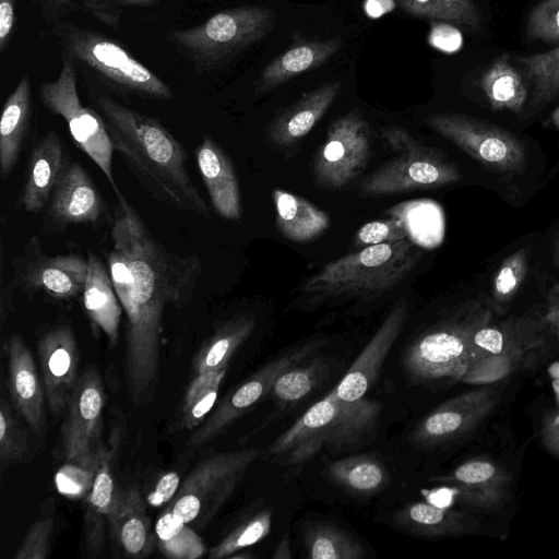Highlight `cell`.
I'll list each match as a JSON object with an SVG mask.
<instances>
[{
    "mask_svg": "<svg viewBox=\"0 0 559 559\" xmlns=\"http://www.w3.org/2000/svg\"><path fill=\"white\" fill-rule=\"evenodd\" d=\"M116 198L107 266L126 317L128 392L142 404L158 382L165 311L192 300L203 261L167 248L121 192Z\"/></svg>",
    "mask_w": 559,
    "mask_h": 559,
    "instance_id": "obj_1",
    "label": "cell"
},
{
    "mask_svg": "<svg viewBox=\"0 0 559 559\" xmlns=\"http://www.w3.org/2000/svg\"><path fill=\"white\" fill-rule=\"evenodd\" d=\"M95 104L115 152L152 198L181 213L211 218L189 175L188 152L164 124L109 96H97Z\"/></svg>",
    "mask_w": 559,
    "mask_h": 559,
    "instance_id": "obj_2",
    "label": "cell"
},
{
    "mask_svg": "<svg viewBox=\"0 0 559 559\" xmlns=\"http://www.w3.org/2000/svg\"><path fill=\"white\" fill-rule=\"evenodd\" d=\"M381 412L378 401L361 399L347 402L330 391L271 442L264 456L297 466L306 464L322 449L354 448L371 437Z\"/></svg>",
    "mask_w": 559,
    "mask_h": 559,
    "instance_id": "obj_3",
    "label": "cell"
},
{
    "mask_svg": "<svg viewBox=\"0 0 559 559\" xmlns=\"http://www.w3.org/2000/svg\"><path fill=\"white\" fill-rule=\"evenodd\" d=\"M423 251L402 239L362 248L324 264L304 285L316 296H372L382 294L406 277Z\"/></svg>",
    "mask_w": 559,
    "mask_h": 559,
    "instance_id": "obj_4",
    "label": "cell"
},
{
    "mask_svg": "<svg viewBox=\"0 0 559 559\" xmlns=\"http://www.w3.org/2000/svg\"><path fill=\"white\" fill-rule=\"evenodd\" d=\"M63 59L87 66L106 85L129 96L170 100V87L116 40L71 22L52 27Z\"/></svg>",
    "mask_w": 559,
    "mask_h": 559,
    "instance_id": "obj_5",
    "label": "cell"
},
{
    "mask_svg": "<svg viewBox=\"0 0 559 559\" xmlns=\"http://www.w3.org/2000/svg\"><path fill=\"white\" fill-rule=\"evenodd\" d=\"M274 14L262 7L245 5L221 11L205 22L169 32L166 40L198 74L225 68L233 58L263 38L274 25Z\"/></svg>",
    "mask_w": 559,
    "mask_h": 559,
    "instance_id": "obj_6",
    "label": "cell"
},
{
    "mask_svg": "<svg viewBox=\"0 0 559 559\" xmlns=\"http://www.w3.org/2000/svg\"><path fill=\"white\" fill-rule=\"evenodd\" d=\"M488 316L486 309L473 302L417 335L402 359L407 380L419 385L463 376L475 349L472 335Z\"/></svg>",
    "mask_w": 559,
    "mask_h": 559,
    "instance_id": "obj_7",
    "label": "cell"
},
{
    "mask_svg": "<svg viewBox=\"0 0 559 559\" xmlns=\"http://www.w3.org/2000/svg\"><path fill=\"white\" fill-rule=\"evenodd\" d=\"M261 455L260 449L247 448L205 457L185 478L168 509L187 524L205 526Z\"/></svg>",
    "mask_w": 559,
    "mask_h": 559,
    "instance_id": "obj_8",
    "label": "cell"
},
{
    "mask_svg": "<svg viewBox=\"0 0 559 559\" xmlns=\"http://www.w3.org/2000/svg\"><path fill=\"white\" fill-rule=\"evenodd\" d=\"M39 99L51 114L66 121L75 145L102 170L115 194L120 193L112 170L111 139L99 112L82 104L73 62L63 59L58 76L40 83Z\"/></svg>",
    "mask_w": 559,
    "mask_h": 559,
    "instance_id": "obj_9",
    "label": "cell"
},
{
    "mask_svg": "<svg viewBox=\"0 0 559 559\" xmlns=\"http://www.w3.org/2000/svg\"><path fill=\"white\" fill-rule=\"evenodd\" d=\"M428 124L479 163L502 173L521 174L526 166L522 141L509 131L457 114L427 118Z\"/></svg>",
    "mask_w": 559,
    "mask_h": 559,
    "instance_id": "obj_10",
    "label": "cell"
},
{
    "mask_svg": "<svg viewBox=\"0 0 559 559\" xmlns=\"http://www.w3.org/2000/svg\"><path fill=\"white\" fill-rule=\"evenodd\" d=\"M87 259L78 254H47L37 235L31 236L12 260L10 287L26 294L43 293L68 300L83 293Z\"/></svg>",
    "mask_w": 559,
    "mask_h": 559,
    "instance_id": "obj_11",
    "label": "cell"
},
{
    "mask_svg": "<svg viewBox=\"0 0 559 559\" xmlns=\"http://www.w3.org/2000/svg\"><path fill=\"white\" fill-rule=\"evenodd\" d=\"M324 340H313L293 347L267 362L237 388L227 393L188 439V447H201L214 439L231 423L270 395L278 376L288 368L307 360Z\"/></svg>",
    "mask_w": 559,
    "mask_h": 559,
    "instance_id": "obj_12",
    "label": "cell"
},
{
    "mask_svg": "<svg viewBox=\"0 0 559 559\" xmlns=\"http://www.w3.org/2000/svg\"><path fill=\"white\" fill-rule=\"evenodd\" d=\"M461 179L457 167L437 148L417 143L378 167L360 183L361 194L388 195L435 189Z\"/></svg>",
    "mask_w": 559,
    "mask_h": 559,
    "instance_id": "obj_13",
    "label": "cell"
},
{
    "mask_svg": "<svg viewBox=\"0 0 559 559\" xmlns=\"http://www.w3.org/2000/svg\"><path fill=\"white\" fill-rule=\"evenodd\" d=\"M368 122L357 111L334 120L314 158L317 183L326 190H338L355 179L370 157Z\"/></svg>",
    "mask_w": 559,
    "mask_h": 559,
    "instance_id": "obj_14",
    "label": "cell"
},
{
    "mask_svg": "<svg viewBox=\"0 0 559 559\" xmlns=\"http://www.w3.org/2000/svg\"><path fill=\"white\" fill-rule=\"evenodd\" d=\"M103 381L95 368L85 370L68 403V414L61 427V451L68 461L88 463L99 459L102 420L105 407Z\"/></svg>",
    "mask_w": 559,
    "mask_h": 559,
    "instance_id": "obj_15",
    "label": "cell"
},
{
    "mask_svg": "<svg viewBox=\"0 0 559 559\" xmlns=\"http://www.w3.org/2000/svg\"><path fill=\"white\" fill-rule=\"evenodd\" d=\"M38 357L48 407L59 414L68 406L80 378L79 349L72 329L60 324L47 331L38 342Z\"/></svg>",
    "mask_w": 559,
    "mask_h": 559,
    "instance_id": "obj_16",
    "label": "cell"
},
{
    "mask_svg": "<svg viewBox=\"0 0 559 559\" xmlns=\"http://www.w3.org/2000/svg\"><path fill=\"white\" fill-rule=\"evenodd\" d=\"M407 314V301L401 299L353 361L338 384L332 390L338 399L347 402L364 399L378 378L388 354L401 334Z\"/></svg>",
    "mask_w": 559,
    "mask_h": 559,
    "instance_id": "obj_17",
    "label": "cell"
},
{
    "mask_svg": "<svg viewBox=\"0 0 559 559\" xmlns=\"http://www.w3.org/2000/svg\"><path fill=\"white\" fill-rule=\"evenodd\" d=\"M104 212V201L94 181L78 162H70L46 206L48 227L96 223Z\"/></svg>",
    "mask_w": 559,
    "mask_h": 559,
    "instance_id": "obj_18",
    "label": "cell"
},
{
    "mask_svg": "<svg viewBox=\"0 0 559 559\" xmlns=\"http://www.w3.org/2000/svg\"><path fill=\"white\" fill-rule=\"evenodd\" d=\"M8 360V389L15 409L29 428L39 433L46 425L45 391L29 347L19 334L4 344Z\"/></svg>",
    "mask_w": 559,
    "mask_h": 559,
    "instance_id": "obj_19",
    "label": "cell"
},
{
    "mask_svg": "<svg viewBox=\"0 0 559 559\" xmlns=\"http://www.w3.org/2000/svg\"><path fill=\"white\" fill-rule=\"evenodd\" d=\"M69 164L61 138L55 130H49L31 151L19 197L20 206L33 214L45 209Z\"/></svg>",
    "mask_w": 559,
    "mask_h": 559,
    "instance_id": "obj_20",
    "label": "cell"
},
{
    "mask_svg": "<svg viewBox=\"0 0 559 559\" xmlns=\"http://www.w3.org/2000/svg\"><path fill=\"white\" fill-rule=\"evenodd\" d=\"M195 163L216 213L229 221L239 219V183L228 155L211 136L204 135L195 150Z\"/></svg>",
    "mask_w": 559,
    "mask_h": 559,
    "instance_id": "obj_21",
    "label": "cell"
},
{
    "mask_svg": "<svg viewBox=\"0 0 559 559\" xmlns=\"http://www.w3.org/2000/svg\"><path fill=\"white\" fill-rule=\"evenodd\" d=\"M118 441L103 449L97 473L84 500V544L88 557L98 556L105 543V527L117 495L112 461Z\"/></svg>",
    "mask_w": 559,
    "mask_h": 559,
    "instance_id": "obj_22",
    "label": "cell"
},
{
    "mask_svg": "<svg viewBox=\"0 0 559 559\" xmlns=\"http://www.w3.org/2000/svg\"><path fill=\"white\" fill-rule=\"evenodd\" d=\"M82 297L93 330L102 331L110 345L115 346L119 337L123 308L114 287L108 266L94 253L87 257V276Z\"/></svg>",
    "mask_w": 559,
    "mask_h": 559,
    "instance_id": "obj_23",
    "label": "cell"
},
{
    "mask_svg": "<svg viewBox=\"0 0 559 559\" xmlns=\"http://www.w3.org/2000/svg\"><path fill=\"white\" fill-rule=\"evenodd\" d=\"M108 523L123 552L131 558L148 556L156 543L145 502L135 487L117 491Z\"/></svg>",
    "mask_w": 559,
    "mask_h": 559,
    "instance_id": "obj_24",
    "label": "cell"
},
{
    "mask_svg": "<svg viewBox=\"0 0 559 559\" xmlns=\"http://www.w3.org/2000/svg\"><path fill=\"white\" fill-rule=\"evenodd\" d=\"M33 120L32 88L27 73L23 74L8 96L0 120V173L8 178L14 169L29 135Z\"/></svg>",
    "mask_w": 559,
    "mask_h": 559,
    "instance_id": "obj_25",
    "label": "cell"
},
{
    "mask_svg": "<svg viewBox=\"0 0 559 559\" xmlns=\"http://www.w3.org/2000/svg\"><path fill=\"white\" fill-rule=\"evenodd\" d=\"M341 90L338 82L304 94L270 126L269 138L276 145H292L304 138L330 108Z\"/></svg>",
    "mask_w": 559,
    "mask_h": 559,
    "instance_id": "obj_26",
    "label": "cell"
},
{
    "mask_svg": "<svg viewBox=\"0 0 559 559\" xmlns=\"http://www.w3.org/2000/svg\"><path fill=\"white\" fill-rule=\"evenodd\" d=\"M341 47L338 37L296 45L272 60L255 83V93L267 92L296 75L314 70L328 61Z\"/></svg>",
    "mask_w": 559,
    "mask_h": 559,
    "instance_id": "obj_27",
    "label": "cell"
},
{
    "mask_svg": "<svg viewBox=\"0 0 559 559\" xmlns=\"http://www.w3.org/2000/svg\"><path fill=\"white\" fill-rule=\"evenodd\" d=\"M273 200L276 207V225L292 241L313 240L330 226L328 213L301 197L274 189Z\"/></svg>",
    "mask_w": 559,
    "mask_h": 559,
    "instance_id": "obj_28",
    "label": "cell"
},
{
    "mask_svg": "<svg viewBox=\"0 0 559 559\" xmlns=\"http://www.w3.org/2000/svg\"><path fill=\"white\" fill-rule=\"evenodd\" d=\"M254 326L252 314L240 313L216 328L192 359L193 374L228 367L230 358L251 335Z\"/></svg>",
    "mask_w": 559,
    "mask_h": 559,
    "instance_id": "obj_29",
    "label": "cell"
},
{
    "mask_svg": "<svg viewBox=\"0 0 559 559\" xmlns=\"http://www.w3.org/2000/svg\"><path fill=\"white\" fill-rule=\"evenodd\" d=\"M471 399L452 400L425 416L408 435V442L417 449L432 448L455 437L471 421Z\"/></svg>",
    "mask_w": 559,
    "mask_h": 559,
    "instance_id": "obj_30",
    "label": "cell"
},
{
    "mask_svg": "<svg viewBox=\"0 0 559 559\" xmlns=\"http://www.w3.org/2000/svg\"><path fill=\"white\" fill-rule=\"evenodd\" d=\"M328 477L346 491L358 496H371L389 483L385 466L370 455H352L325 464Z\"/></svg>",
    "mask_w": 559,
    "mask_h": 559,
    "instance_id": "obj_31",
    "label": "cell"
},
{
    "mask_svg": "<svg viewBox=\"0 0 559 559\" xmlns=\"http://www.w3.org/2000/svg\"><path fill=\"white\" fill-rule=\"evenodd\" d=\"M509 58L508 52L499 56L481 75L479 84L493 109L518 114L527 98V87Z\"/></svg>",
    "mask_w": 559,
    "mask_h": 559,
    "instance_id": "obj_32",
    "label": "cell"
},
{
    "mask_svg": "<svg viewBox=\"0 0 559 559\" xmlns=\"http://www.w3.org/2000/svg\"><path fill=\"white\" fill-rule=\"evenodd\" d=\"M394 524L408 533L421 536H440L457 533L463 527L459 514L444 507L428 502H411L393 515Z\"/></svg>",
    "mask_w": 559,
    "mask_h": 559,
    "instance_id": "obj_33",
    "label": "cell"
},
{
    "mask_svg": "<svg viewBox=\"0 0 559 559\" xmlns=\"http://www.w3.org/2000/svg\"><path fill=\"white\" fill-rule=\"evenodd\" d=\"M311 559H362L367 550L356 538L330 523H311L302 533Z\"/></svg>",
    "mask_w": 559,
    "mask_h": 559,
    "instance_id": "obj_34",
    "label": "cell"
},
{
    "mask_svg": "<svg viewBox=\"0 0 559 559\" xmlns=\"http://www.w3.org/2000/svg\"><path fill=\"white\" fill-rule=\"evenodd\" d=\"M329 366L320 357L282 372L270 395L282 408L294 406L308 396L328 376Z\"/></svg>",
    "mask_w": 559,
    "mask_h": 559,
    "instance_id": "obj_35",
    "label": "cell"
},
{
    "mask_svg": "<svg viewBox=\"0 0 559 559\" xmlns=\"http://www.w3.org/2000/svg\"><path fill=\"white\" fill-rule=\"evenodd\" d=\"M159 551L170 559H198L206 552L202 538L168 508L159 515L154 527Z\"/></svg>",
    "mask_w": 559,
    "mask_h": 559,
    "instance_id": "obj_36",
    "label": "cell"
},
{
    "mask_svg": "<svg viewBox=\"0 0 559 559\" xmlns=\"http://www.w3.org/2000/svg\"><path fill=\"white\" fill-rule=\"evenodd\" d=\"M227 367L193 374L181 406V424L185 429H197L214 408L221 383Z\"/></svg>",
    "mask_w": 559,
    "mask_h": 559,
    "instance_id": "obj_37",
    "label": "cell"
},
{
    "mask_svg": "<svg viewBox=\"0 0 559 559\" xmlns=\"http://www.w3.org/2000/svg\"><path fill=\"white\" fill-rule=\"evenodd\" d=\"M523 74L533 86L531 105L543 106L559 95V46L518 59Z\"/></svg>",
    "mask_w": 559,
    "mask_h": 559,
    "instance_id": "obj_38",
    "label": "cell"
},
{
    "mask_svg": "<svg viewBox=\"0 0 559 559\" xmlns=\"http://www.w3.org/2000/svg\"><path fill=\"white\" fill-rule=\"evenodd\" d=\"M399 4L412 15L462 25L469 29H476L480 22L474 0H399Z\"/></svg>",
    "mask_w": 559,
    "mask_h": 559,
    "instance_id": "obj_39",
    "label": "cell"
},
{
    "mask_svg": "<svg viewBox=\"0 0 559 559\" xmlns=\"http://www.w3.org/2000/svg\"><path fill=\"white\" fill-rule=\"evenodd\" d=\"M271 526L272 512L269 509L261 510L243 521L218 544L213 546L209 551V557L211 559H223L245 550L265 538L271 531Z\"/></svg>",
    "mask_w": 559,
    "mask_h": 559,
    "instance_id": "obj_40",
    "label": "cell"
},
{
    "mask_svg": "<svg viewBox=\"0 0 559 559\" xmlns=\"http://www.w3.org/2000/svg\"><path fill=\"white\" fill-rule=\"evenodd\" d=\"M531 249L521 248L508 255L497 270L492 285V300L496 305H507L522 286L528 269Z\"/></svg>",
    "mask_w": 559,
    "mask_h": 559,
    "instance_id": "obj_41",
    "label": "cell"
},
{
    "mask_svg": "<svg viewBox=\"0 0 559 559\" xmlns=\"http://www.w3.org/2000/svg\"><path fill=\"white\" fill-rule=\"evenodd\" d=\"M53 528V501L47 500L40 516L28 528L12 558L46 559L50 552Z\"/></svg>",
    "mask_w": 559,
    "mask_h": 559,
    "instance_id": "obj_42",
    "label": "cell"
},
{
    "mask_svg": "<svg viewBox=\"0 0 559 559\" xmlns=\"http://www.w3.org/2000/svg\"><path fill=\"white\" fill-rule=\"evenodd\" d=\"M100 456L88 463L66 462L55 477L58 492L68 499H84L93 485Z\"/></svg>",
    "mask_w": 559,
    "mask_h": 559,
    "instance_id": "obj_43",
    "label": "cell"
},
{
    "mask_svg": "<svg viewBox=\"0 0 559 559\" xmlns=\"http://www.w3.org/2000/svg\"><path fill=\"white\" fill-rule=\"evenodd\" d=\"M28 451L27 433L13 415L5 400L0 404V461L13 463L22 461Z\"/></svg>",
    "mask_w": 559,
    "mask_h": 559,
    "instance_id": "obj_44",
    "label": "cell"
},
{
    "mask_svg": "<svg viewBox=\"0 0 559 559\" xmlns=\"http://www.w3.org/2000/svg\"><path fill=\"white\" fill-rule=\"evenodd\" d=\"M533 39L559 41V0H542L531 11L526 27Z\"/></svg>",
    "mask_w": 559,
    "mask_h": 559,
    "instance_id": "obj_45",
    "label": "cell"
},
{
    "mask_svg": "<svg viewBox=\"0 0 559 559\" xmlns=\"http://www.w3.org/2000/svg\"><path fill=\"white\" fill-rule=\"evenodd\" d=\"M160 0H81V8L104 25L118 29L122 14L132 8H147Z\"/></svg>",
    "mask_w": 559,
    "mask_h": 559,
    "instance_id": "obj_46",
    "label": "cell"
},
{
    "mask_svg": "<svg viewBox=\"0 0 559 559\" xmlns=\"http://www.w3.org/2000/svg\"><path fill=\"white\" fill-rule=\"evenodd\" d=\"M407 237L403 222L395 216L372 221L359 228L355 238L356 246H371L402 240Z\"/></svg>",
    "mask_w": 559,
    "mask_h": 559,
    "instance_id": "obj_47",
    "label": "cell"
},
{
    "mask_svg": "<svg viewBox=\"0 0 559 559\" xmlns=\"http://www.w3.org/2000/svg\"><path fill=\"white\" fill-rule=\"evenodd\" d=\"M428 40L432 47L447 53L457 51L463 43L461 32L447 22H433Z\"/></svg>",
    "mask_w": 559,
    "mask_h": 559,
    "instance_id": "obj_48",
    "label": "cell"
},
{
    "mask_svg": "<svg viewBox=\"0 0 559 559\" xmlns=\"http://www.w3.org/2000/svg\"><path fill=\"white\" fill-rule=\"evenodd\" d=\"M495 474V467L483 461H473L460 465L453 472V479L466 485H476L488 480Z\"/></svg>",
    "mask_w": 559,
    "mask_h": 559,
    "instance_id": "obj_49",
    "label": "cell"
},
{
    "mask_svg": "<svg viewBox=\"0 0 559 559\" xmlns=\"http://www.w3.org/2000/svg\"><path fill=\"white\" fill-rule=\"evenodd\" d=\"M180 488V478L177 473L169 472L163 475L147 496V502L152 507H162L174 499Z\"/></svg>",
    "mask_w": 559,
    "mask_h": 559,
    "instance_id": "obj_50",
    "label": "cell"
},
{
    "mask_svg": "<svg viewBox=\"0 0 559 559\" xmlns=\"http://www.w3.org/2000/svg\"><path fill=\"white\" fill-rule=\"evenodd\" d=\"M483 321L474 331L472 342L475 348L499 354L503 347V334L499 329L486 326Z\"/></svg>",
    "mask_w": 559,
    "mask_h": 559,
    "instance_id": "obj_51",
    "label": "cell"
},
{
    "mask_svg": "<svg viewBox=\"0 0 559 559\" xmlns=\"http://www.w3.org/2000/svg\"><path fill=\"white\" fill-rule=\"evenodd\" d=\"M15 0H0V52L9 46L15 25Z\"/></svg>",
    "mask_w": 559,
    "mask_h": 559,
    "instance_id": "obj_52",
    "label": "cell"
},
{
    "mask_svg": "<svg viewBox=\"0 0 559 559\" xmlns=\"http://www.w3.org/2000/svg\"><path fill=\"white\" fill-rule=\"evenodd\" d=\"M43 13L48 23L58 22L59 17L80 8L74 0H33Z\"/></svg>",
    "mask_w": 559,
    "mask_h": 559,
    "instance_id": "obj_53",
    "label": "cell"
},
{
    "mask_svg": "<svg viewBox=\"0 0 559 559\" xmlns=\"http://www.w3.org/2000/svg\"><path fill=\"white\" fill-rule=\"evenodd\" d=\"M383 138L392 150L397 153L406 151L418 143L408 132L401 128L384 130Z\"/></svg>",
    "mask_w": 559,
    "mask_h": 559,
    "instance_id": "obj_54",
    "label": "cell"
},
{
    "mask_svg": "<svg viewBox=\"0 0 559 559\" xmlns=\"http://www.w3.org/2000/svg\"><path fill=\"white\" fill-rule=\"evenodd\" d=\"M395 8V0H366L364 10L371 19H378Z\"/></svg>",
    "mask_w": 559,
    "mask_h": 559,
    "instance_id": "obj_55",
    "label": "cell"
},
{
    "mask_svg": "<svg viewBox=\"0 0 559 559\" xmlns=\"http://www.w3.org/2000/svg\"><path fill=\"white\" fill-rule=\"evenodd\" d=\"M547 318L555 325L559 326V283L552 285L547 295Z\"/></svg>",
    "mask_w": 559,
    "mask_h": 559,
    "instance_id": "obj_56",
    "label": "cell"
},
{
    "mask_svg": "<svg viewBox=\"0 0 559 559\" xmlns=\"http://www.w3.org/2000/svg\"><path fill=\"white\" fill-rule=\"evenodd\" d=\"M271 557L273 559H290V558H293L288 535H284L278 540Z\"/></svg>",
    "mask_w": 559,
    "mask_h": 559,
    "instance_id": "obj_57",
    "label": "cell"
},
{
    "mask_svg": "<svg viewBox=\"0 0 559 559\" xmlns=\"http://www.w3.org/2000/svg\"><path fill=\"white\" fill-rule=\"evenodd\" d=\"M550 251L554 264L559 267V230L552 237Z\"/></svg>",
    "mask_w": 559,
    "mask_h": 559,
    "instance_id": "obj_58",
    "label": "cell"
},
{
    "mask_svg": "<svg viewBox=\"0 0 559 559\" xmlns=\"http://www.w3.org/2000/svg\"><path fill=\"white\" fill-rule=\"evenodd\" d=\"M548 372L551 378L559 381V361L554 362L549 366Z\"/></svg>",
    "mask_w": 559,
    "mask_h": 559,
    "instance_id": "obj_59",
    "label": "cell"
},
{
    "mask_svg": "<svg viewBox=\"0 0 559 559\" xmlns=\"http://www.w3.org/2000/svg\"><path fill=\"white\" fill-rule=\"evenodd\" d=\"M228 558H242V559H248V558H252V555L249 554V552H245V550H240L238 552H235L233 555H230Z\"/></svg>",
    "mask_w": 559,
    "mask_h": 559,
    "instance_id": "obj_60",
    "label": "cell"
},
{
    "mask_svg": "<svg viewBox=\"0 0 559 559\" xmlns=\"http://www.w3.org/2000/svg\"><path fill=\"white\" fill-rule=\"evenodd\" d=\"M550 119H551L552 124L557 129H559V107L554 110Z\"/></svg>",
    "mask_w": 559,
    "mask_h": 559,
    "instance_id": "obj_61",
    "label": "cell"
},
{
    "mask_svg": "<svg viewBox=\"0 0 559 559\" xmlns=\"http://www.w3.org/2000/svg\"><path fill=\"white\" fill-rule=\"evenodd\" d=\"M554 386H555L556 391H557V392H558V394H559V381H558V380H555V381H554Z\"/></svg>",
    "mask_w": 559,
    "mask_h": 559,
    "instance_id": "obj_62",
    "label": "cell"
},
{
    "mask_svg": "<svg viewBox=\"0 0 559 559\" xmlns=\"http://www.w3.org/2000/svg\"><path fill=\"white\" fill-rule=\"evenodd\" d=\"M556 430H557V433H558V436H559V418H558V420H557V423H556Z\"/></svg>",
    "mask_w": 559,
    "mask_h": 559,
    "instance_id": "obj_63",
    "label": "cell"
}]
</instances>
